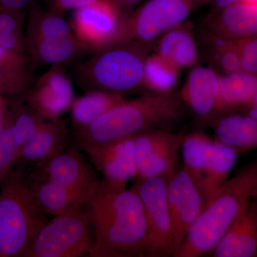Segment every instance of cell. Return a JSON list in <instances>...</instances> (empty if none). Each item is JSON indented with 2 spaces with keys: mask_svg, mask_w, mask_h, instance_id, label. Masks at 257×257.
<instances>
[{
  "mask_svg": "<svg viewBox=\"0 0 257 257\" xmlns=\"http://www.w3.org/2000/svg\"><path fill=\"white\" fill-rule=\"evenodd\" d=\"M85 207L94 231L88 256H147L146 214L133 187L126 189L99 180Z\"/></svg>",
  "mask_w": 257,
  "mask_h": 257,
  "instance_id": "6da1fadb",
  "label": "cell"
},
{
  "mask_svg": "<svg viewBox=\"0 0 257 257\" xmlns=\"http://www.w3.org/2000/svg\"><path fill=\"white\" fill-rule=\"evenodd\" d=\"M184 104L179 93H145L125 99L87 127L74 133L76 146L81 150L124 137L162 128L178 121Z\"/></svg>",
  "mask_w": 257,
  "mask_h": 257,
  "instance_id": "7a4b0ae2",
  "label": "cell"
},
{
  "mask_svg": "<svg viewBox=\"0 0 257 257\" xmlns=\"http://www.w3.org/2000/svg\"><path fill=\"white\" fill-rule=\"evenodd\" d=\"M257 197V157L219 188L204 206L175 257L210 253L248 204Z\"/></svg>",
  "mask_w": 257,
  "mask_h": 257,
  "instance_id": "3957f363",
  "label": "cell"
},
{
  "mask_svg": "<svg viewBox=\"0 0 257 257\" xmlns=\"http://www.w3.org/2000/svg\"><path fill=\"white\" fill-rule=\"evenodd\" d=\"M152 47L124 40L100 50L73 69L74 82L88 91L124 96L145 87V62Z\"/></svg>",
  "mask_w": 257,
  "mask_h": 257,
  "instance_id": "277c9868",
  "label": "cell"
},
{
  "mask_svg": "<svg viewBox=\"0 0 257 257\" xmlns=\"http://www.w3.org/2000/svg\"><path fill=\"white\" fill-rule=\"evenodd\" d=\"M47 215L28 182L17 175L10 179L0 195V256L25 254Z\"/></svg>",
  "mask_w": 257,
  "mask_h": 257,
  "instance_id": "5b68a950",
  "label": "cell"
},
{
  "mask_svg": "<svg viewBox=\"0 0 257 257\" xmlns=\"http://www.w3.org/2000/svg\"><path fill=\"white\" fill-rule=\"evenodd\" d=\"M181 152L183 168L197 186L205 206L229 178L239 154L201 131L185 135Z\"/></svg>",
  "mask_w": 257,
  "mask_h": 257,
  "instance_id": "8992f818",
  "label": "cell"
},
{
  "mask_svg": "<svg viewBox=\"0 0 257 257\" xmlns=\"http://www.w3.org/2000/svg\"><path fill=\"white\" fill-rule=\"evenodd\" d=\"M91 226L85 205L55 216L38 231L25 255L30 257L89 255L93 245Z\"/></svg>",
  "mask_w": 257,
  "mask_h": 257,
  "instance_id": "52a82bcc",
  "label": "cell"
},
{
  "mask_svg": "<svg viewBox=\"0 0 257 257\" xmlns=\"http://www.w3.org/2000/svg\"><path fill=\"white\" fill-rule=\"evenodd\" d=\"M209 0H147L125 19L122 41L153 46L161 36L187 21Z\"/></svg>",
  "mask_w": 257,
  "mask_h": 257,
  "instance_id": "ba28073f",
  "label": "cell"
},
{
  "mask_svg": "<svg viewBox=\"0 0 257 257\" xmlns=\"http://www.w3.org/2000/svg\"><path fill=\"white\" fill-rule=\"evenodd\" d=\"M133 188L143 202L148 224L147 256H175L173 225L167 202V179L136 180Z\"/></svg>",
  "mask_w": 257,
  "mask_h": 257,
  "instance_id": "9c48e42d",
  "label": "cell"
},
{
  "mask_svg": "<svg viewBox=\"0 0 257 257\" xmlns=\"http://www.w3.org/2000/svg\"><path fill=\"white\" fill-rule=\"evenodd\" d=\"M125 19L113 0H96L74 10L70 25L87 50L96 52L122 41Z\"/></svg>",
  "mask_w": 257,
  "mask_h": 257,
  "instance_id": "30bf717a",
  "label": "cell"
},
{
  "mask_svg": "<svg viewBox=\"0 0 257 257\" xmlns=\"http://www.w3.org/2000/svg\"><path fill=\"white\" fill-rule=\"evenodd\" d=\"M185 135L155 128L135 135L136 180L168 178L177 169L179 153Z\"/></svg>",
  "mask_w": 257,
  "mask_h": 257,
  "instance_id": "8fae6325",
  "label": "cell"
},
{
  "mask_svg": "<svg viewBox=\"0 0 257 257\" xmlns=\"http://www.w3.org/2000/svg\"><path fill=\"white\" fill-rule=\"evenodd\" d=\"M167 196L173 225L175 254L204 209L197 186L183 167L167 179Z\"/></svg>",
  "mask_w": 257,
  "mask_h": 257,
  "instance_id": "7c38bea8",
  "label": "cell"
},
{
  "mask_svg": "<svg viewBox=\"0 0 257 257\" xmlns=\"http://www.w3.org/2000/svg\"><path fill=\"white\" fill-rule=\"evenodd\" d=\"M104 180L113 185L126 187L137 177L135 135L83 149Z\"/></svg>",
  "mask_w": 257,
  "mask_h": 257,
  "instance_id": "4fadbf2b",
  "label": "cell"
},
{
  "mask_svg": "<svg viewBox=\"0 0 257 257\" xmlns=\"http://www.w3.org/2000/svg\"><path fill=\"white\" fill-rule=\"evenodd\" d=\"M73 87L62 66H54L39 78L30 93V106L46 120H57L70 109Z\"/></svg>",
  "mask_w": 257,
  "mask_h": 257,
  "instance_id": "5bb4252c",
  "label": "cell"
},
{
  "mask_svg": "<svg viewBox=\"0 0 257 257\" xmlns=\"http://www.w3.org/2000/svg\"><path fill=\"white\" fill-rule=\"evenodd\" d=\"M220 90V73L210 65L197 64L190 69L181 92L182 102L204 123L215 114Z\"/></svg>",
  "mask_w": 257,
  "mask_h": 257,
  "instance_id": "9a60e30c",
  "label": "cell"
},
{
  "mask_svg": "<svg viewBox=\"0 0 257 257\" xmlns=\"http://www.w3.org/2000/svg\"><path fill=\"white\" fill-rule=\"evenodd\" d=\"M37 169L54 182L87 196L99 181L77 147L66 148Z\"/></svg>",
  "mask_w": 257,
  "mask_h": 257,
  "instance_id": "2e32d148",
  "label": "cell"
},
{
  "mask_svg": "<svg viewBox=\"0 0 257 257\" xmlns=\"http://www.w3.org/2000/svg\"><path fill=\"white\" fill-rule=\"evenodd\" d=\"M200 28L230 40L256 36L257 4L243 0L222 9L213 10Z\"/></svg>",
  "mask_w": 257,
  "mask_h": 257,
  "instance_id": "e0dca14e",
  "label": "cell"
},
{
  "mask_svg": "<svg viewBox=\"0 0 257 257\" xmlns=\"http://www.w3.org/2000/svg\"><path fill=\"white\" fill-rule=\"evenodd\" d=\"M215 257H257V199L234 221L213 251Z\"/></svg>",
  "mask_w": 257,
  "mask_h": 257,
  "instance_id": "ac0fdd59",
  "label": "cell"
},
{
  "mask_svg": "<svg viewBox=\"0 0 257 257\" xmlns=\"http://www.w3.org/2000/svg\"><path fill=\"white\" fill-rule=\"evenodd\" d=\"M189 21L166 32L154 44V52L181 70L199 64L200 50Z\"/></svg>",
  "mask_w": 257,
  "mask_h": 257,
  "instance_id": "d6986e66",
  "label": "cell"
},
{
  "mask_svg": "<svg viewBox=\"0 0 257 257\" xmlns=\"http://www.w3.org/2000/svg\"><path fill=\"white\" fill-rule=\"evenodd\" d=\"M216 140L239 154L257 150V119L240 111L216 115L209 121Z\"/></svg>",
  "mask_w": 257,
  "mask_h": 257,
  "instance_id": "ffe728a7",
  "label": "cell"
},
{
  "mask_svg": "<svg viewBox=\"0 0 257 257\" xmlns=\"http://www.w3.org/2000/svg\"><path fill=\"white\" fill-rule=\"evenodd\" d=\"M29 184L40 207L48 215H61L85 205L89 197L54 182L38 169Z\"/></svg>",
  "mask_w": 257,
  "mask_h": 257,
  "instance_id": "44dd1931",
  "label": "cell"
},
{
  "mask_svg": "<svg viewBox=\"0 0 257 257\" xmlns=\"http://www.w3.org/2000/svg\"><path fill=\"white\" fill-rule=\"evenodd\" d=\"M69 140L64 121L46 120L23 147L18 157L38 167L65 150Z\"/></svg>",
  "mask_w": 257,
  "mask_h": 257,
  "instance_id": "7402d4cb",
  "label": "cell"
},
{
  "mask_svg": "<svg viewBox=\"0 0 257 257\" xmlns=\"http://www.w3.org/2000/svg\"><path fill=\"white\" fill-rule=\"evenodd\" d=\"M256 92L257 74L244 71L220 74V90L214 117L224 113L241 111Z\"/></svg>",
  "mask_w": 257,
  "mask_h": 257,
  "instance_id": "603a6c76",
  "label": "cell"
},
{
  "mask_svg": "<svg viewBox=\"0 0 257 257\" xmlns=\"http://www.w3.org/2000/svg\"><path fill=\"white\" fill-rule=\"evenodd\" d=\"M27 43L32 60L40 66H63L77 60L88 51L74 35L63 38L38 39Z\"/></svg>",
  "mask_w": 257,
  "mask_h": 257,
  "instance_id": "cb8c5ba5",
  "label": "cell"
},
{
  "mask_svg": "<svg viewBox=\"0 0 257 257\" xmlns=\"http://www.w3.org/2000/svg\"><path fill=\"white\" fill-rule=\"evenodd\" d=\"M125 99L124 96L101 91H88L84 95L74 99L69 109L74 133L92 124Z\"/></svg>",
  "mask_w": 257,
  "mask_h": 257,
  "instance_id": "d4e9b609",
  "label": "cell"
},
{
  "mask_svg": "<svg viewBox=\"0 0 257 257\" xmlns=\"http://www.w3.org/2000/svg\"><path fill=\"white\" fill-rule=\"evenodd\" d=\"M198 43L209 65L220 74L242 71L239 51L234 40H226L199 29Z\"/></svg>",
  "mask_w": 257,
  "mask_h": 257,
  "instance_id": "484cf974",
  "label": "cell"
},
{
  "mask_svg": "<svg viewBox=\"0 0 257 257\" xmlns=\"http://www.w3.org/2000/svg\"><path fill=\"white\" fill-rule=\"evenodd\" d=\"M70 24L63 15L45 10L41 7H32L29 18L27 41L38 39L63 38L74 36Z\"/></svg>",
  "mask_w": 257,
  "mask_h": 257,
  "instance_id": "4316f807",
  "label": "cell"
},
{
  "mask_svg": "<svg viewBox=\"0 0 257 257\" xmlns=\"http://www.w3.org/2000/svg\"><path fill=\"white\" fill-rule=\"evenodd\" d=\"M181 71L156 52L150 53L145 69V87L147 92L175 91L180 79Z\"/></svg>",
  "mask_w": 257,
  "mask_h": 257,
  "instance_id": "83f0119b",
  "label": "cell"
},
{
  "mask_svg": "<svg viewBox=\"0 0 257 257\" xmlns=\"http://www.w3.org/2000/svg\"><path fill=\"white\" fill-rule=\"evenodd\" d=\"M46 119L38 114L30 106V109H23L17 116L13 124L15 145L19 155L23 147L36 133ZM19 157V156H18Z\"/></svg>",
  "mask_w": 257,
  "mask_h": 257,
  "instance_id": "f1b7e54d",
  "label": "cell"
},
{
  "mask_svg": "<svg viewBox=\"0 0 257 257\" xmlns=\"http://www.w3.org/2000/svg\"><path fill=\"white\" fill-rule=\"evenodd\" d=\"M234 41L239 51L242 71L257 74V35Z\"/></svg>",
  "mask_w": 257,
  "mask_h": 257,
  "instance_id": "f546056e",
  "label": "cell"
},
{
  "mask_svg": "<svg viewBox=\"0 0 257 257\" xmlns=\"http://www.w3.org/2000/svg\"><path fill=\"white\" fill-rule=\"evenodd\" d=\"M18 156L19 152L15 145L12 124L5 127L4 132L0 135V175Z\"/></svg>",
  "mask_w": 257,
  "mask_h": 257,
  "instance_id": "4dcf8cb0",
  "label": "cell"
},
{
  "mask_svg": "<svg viewBox=\"0 0 257 257\" xmlns=\"http://www.w3.org/2000/svg\"><path fill=\"white\" fill-rule=\"evenodd\" d=\"M0 35L20 34V12L0 6Z\"/></svg>",
  "mask_w": 257,
  "mask_h": 257,
  "instance_id": "1f68e13d",
  "label": "cell"
},
{
  "mask_svg": "<svg viewBox=\"0 0 257 257\" xmlns=\"http://www.w3.org/2000/svg\"><path fill=\"white\" fill-rule=\"evenodd\" d=\"M96 0H47V9L63 15L71 10H76L91 4Z\"/></svg>",
  "mask_w": 257,
  "mask_h": 257,
  "instance_id": "d6a6232c",
  "label": "cell"
},
{
  "mask_svg": "<svg viewBox=\"0 0 257 257\" xmlns=\"http://www.w3.org/2000/svg\"><path fill=\"white\" fill-rule=\"evenodd\" d=\"M36 0H0V6L14 11L21 10L32 6Z\"/></svg>",
  "mask_w": 257,
  "mask_h": 257,
  "instance_id": "836d02e7",
  "label": "cell"
},
{
  "mask_svg": "<svg viewBox=\"0 0 257 257\" xmlns=\"http://www.w3.org/2000/svg\"><path fill=\"white\" fill-rule=\"evenodd\" d=\"M125 17H127L143 0H113Z\"/></svg>",
  "mask_w": 257,
  "mask_h": 257,
  "instance_id": "e575fe53",
  "label": "cell"
},
{
  "mask_svg": "<svg viewBox=\"0 0 257 257\" xmlns=\"http://www.w3.org/2000/svg\"><path fill=\"white\" fill-rule=\"evenodd\" d=\"M240 112L249 115L257 119V92L249 103L243 108Z\"/></svg>",
  "mask_w": 257,
  "mask_h": 257,
  "instance_id": "d590c367",
  "label": "cell"
},
{
  "mask_svg": "<svg viewBox=\"0 0 257 257\" xmlns=\"http://www.w3.org/2000/svg\"><path fill=\"white\" fill-rule=\"evenodd\" d=\"M241 1H243V0H209V5L212 6L213 10H216L222 9V8Z\"/></svg>",
  "mask_w": 257,
  "mask_h": 257,
  "instance_id": "8d00e7d4",
  "label": "cell"
},
{
  "mask_svg": "<svg viewBox=\"0 0 257 257\" xmlns=\"http://www.w3.org/2000/svg\"><path fill=\"white\" fill-rule=\"evenodd\" d=\"M5 128L4 124H3V121L0 119V135H1L3 132H4Z\"/></svg>",
  "mask_w": 257,
  "mask_h": 257,
  "instance_id": "74e56055",
  "label": "cell"
},
{
  "mask_svg": "<svg viewBox=\"0 0 257 257\" xmlns=\"http://www.w3.org/2000/svg\"><path fill=\"white\" fill-rule=\"evenodd\" d=\"M245 1L250 2V3H256V4H257V0H245Z\"/></svg>",
  "mask_w": 257,
  "mask_h": 257,
  "instance_id": "f35d334b",
  "label": "cell"
},
{
  "mask_svg": "<svg viewBox=\"0 0 257 257\" xmlns=\"http://www.w3.org/2000/svg\"><path fill=\"white\" fill-rule=\"evenodd\" d=\"M256 199H257V197H256Z\"/></svg>",
  "mask_w": 257,
  "mask_h": 257,
  "instance_id": "ab89813d",
  "label": "cell"
}]
</instances>
